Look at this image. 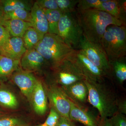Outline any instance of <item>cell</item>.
I'll return each mask as SVG.
<instances>
[{"instance_id":"ac0fdd59","label":"cell","mask_w":126,"mask_h":126,"mask_svg":"<svg viewBox=\"0 0 126 126\" xmlns=\"http://www.w3.org/2000/svg\"><path fill=\"white\" fill-rule=\"evenodd\" d=\"M0 25L6 29L11 36L21 38H23L26 31L31 27L30 22L18 19L4 20Z\"/></svg>"},{"instance_id":"5b68a950","label":"cell","mask_w":126,"mask_h":126,"mask_svg":"<svg viewBox=\"0 0 126 126\" xmlns=\"http://www.w3.org/2000/svg\"><path fill=\"white\" fill-rule=\"evenodd\" d=\"M57 35L73 49H78L83 33L76 11L62 14L58 25Z\"/></svg>"},{"instance_id":"ba28073f","label":"cell","mask_w":126,"mask_h":126,"mask_svg":"<svg viewBox=\"0 0 126 126\" xmlns=\"http://www.w3.org/2000/svg\"><path fill=\"white\" fill-rule=\"evenodd\" d=\"M85 79L94 82H102L108 77L104 71L94 65L79 49L74 50L68 56Z\"/></svg>"},{"instance_id":"d590c367","label":"cell","mask_w":126,"mask_h":126,"mask_svg":"<svg viewBox=\"0 0 126 126\" xmlns=\"http://www.w3.org/2000/svg\"><path fill=\"white\" fill-rule=\"evenodd\" d=\"M4 12L0 6V24L4 21Z\"/></svg>"},{"instance_id":"4fadbf2b","label":"cell","mask_w":126,"mask_h":126,"mask_svg":"<svg viewBox=\"0 0 126 126\" xmlns=\"http://www.w3.org/2000/svg\"><path fill=\"white\" fill-rule=\"evenodd\" d=\"M30 13V23L31 27L37 31L42 39L48 32V24L44 10L35 1L32 7Z\"/></svg>"},{"instance_id":"f35d334b","label":"cell","mask_w":126,"mask_h":126,"mask_svg":"<svg viewBox=\"0 0 126 126\" xmlns=\"http://www.w3.org/2000/svg\"><path fill=\"white\" fill-rule=\"evenodd\" d=\"M1 55V52L0 49V56Z\"/></svg>"},{"instance_id":"30bf717a","label":"cell","mask_w":126,"mask_h":126,"mask_svg":"<svg viewBox=\"0 0 126 126\" xmlns=\"http://www.w3.org/2000/svg\"><path fill=\"white\" fill-rule=\"evenodd\" d=\"M12 80L29 101L38 80L31 72L18 70L12 76Z\"/></svg>"},{"instance_id":"d6a6232c","label":"cell","mask_w":126,"mask_h":126,"mask_svg":"<svg viewBox=\"0 0 126 126\" xmlns=\"http://www.w3.org/2000/svg\"><path fill=\"white\" fill-rule=\"evenodd\" d=\"M56 126H76L73 121L69 118L60 116L59 120Z\"/></svg>"},{"instance_id":"83f0119b","label":"cell","mask_w":126,"mask_h":126,"mask_svg":"<svg viewBox=\"0 0 126 126\" xmlns=\"http://www.w3.org/2000/svg\"><path fill=\"white\" fill-rule=\"evenodd\" d=\"M0 126H27V125L18 118L4 116L0 118Z\"/></svg>"},{"instance_id":"2e32d148","label":"cell","mask_w":126,"mask_h":126,"mask_svg":"<svg viewBox=\"0 0 126 126\" xmlns=\"http://www.w3.org/2000/svg\"><path fill=\"white\" fill-rule=\"evenodd\" d=\"M98 10L108 13L126 25V0H106Z\"/></svg>"},{"instance_id":"d4e9b609","label":"cell","mask_w":126,"mask_h":126,"mask_svg":"<svg viewBox=\"0 0 126 126\" xmlns=\"http://www.w3.org/2000/svg\"><path fill=\"white\" fill-rule=\"evenodd\" d=\"M30 11L25 9H17L10 12L4 13V20L18 19L30 22Z\"/></svg>"},{"instance_id":"603a6c76","label":"cell","mask_w":126,"mask_h":126,"mask_svg":"<svg viewBox=\"0 0 126 126\" xmlns=\"http://www.w3.org/2000/svg\"><path fill=\"white\" fill-rule=\"evenodd\" d=\"M22 39L27 50L34 48L42 39L38 32L32 27H30L26 31Z\"/></svg>"},{"instance_id":"9c48e42d","label":"cell","mask_w":126,"mask_h":126,"mask_svg":"<svg viewBox=\"0 0 126 126\" xmlns=\"http://www.w3.org/2000/svg\"><path fill=\"white\" fill-rule=\"evenodd\" d=\"M46 94L51 108L57 111L60 116L69 118L71 101L65 94L61 86L52 84L47 88Z\"/></svg>"},{"instance_id":"e575fe53","label":"cell","mask_w":126,"mask_h":126,"mask_svg":"<svg viewBox=\"0 0 126 126\" xmlns=\"http://www.w3.org/2000/svg\"><path fill=\"white\" fill-rule=\"evenodd\" d=\"M100 126H112L110 118H106L100 122Z\"/></svg>"},{"instance_id":"8992f818","label":"cell","mask_w":126,"mask_h":126,"mask_svg":"<svg viewBox=\"0 0 126 126\" xmlns=\"http://www.w3.org/2000/svg\"><path fill=\"white\" fill-rule=\"evenodd\" d=\"M80 50L94 65L110 75L111 69L108 58L101 45L90 42L83 36L78 49Z\"/></svg>"},{"instance_id":"8fae6325","label":"cell","mask_w":126,"mask_h":126,"mask_svg":"<svg viewBox=\"0 0 126 126\" xmlns=\"http://www.w3.org/2000/svg\"><path fill=\"white\" fill-rule=\"evenodd\" d=\"M20 65L23 70L30 72L41 70L48 64L43 56L34 48L28 50L20 60Z\"/></svg>"},{"instance_id":"4dcf8cb0","label":"cell","mask_w":126,"mask_h":126,"mask_svg":"<svg viewBox=\"0 0 126 126\" xmlns=\"http://www.w3.org/2000/svg\"><path fill=\"white\" fill-rule=\"evenodd\" d=\"M112 126H126V116L117 112L110 118Z\"/></svg>"},{"instance_id":"74e56055","label":"cell","mask_w":126,"mask_h":126,"mask_svg":"<svg viewBox=\"0 0 126 126\" xmlns=\"http://www.w3.org/2000/svg\"><path fill=\"white\" fill-rule=\"evenodd\" d=\"M47 126V125H46V124H45L44 123V124H40V125H38V126Z\"/></svg>"},{"instance_id":"f1b7e54d","label":"cell","mask_w":126,"mask_h":126,"mask_svg":"<svg viewBox=\"0 0 126 126\" xmlns=\"http://www.w3.org/2000/svg\"><path fill=\"white\" fill-rule=\"evenodd\" d=\"M60 117V116L58 112L51 108L49 114L44 123L48 126H56Z\"/></svg>"},{"instance_id":"d6986e66","label":"cell","mask_w":126,"mask_h":126,"mask_svg":"<svg viewBox=\"0 0 126 126\" xmlns=\"http://www.w3.org/2000/svg\"><path fill=\"white\" fill-rule=\"evenodd\" d=\"M111 73L119 83L122 84L126 79V57L109 60Z\"/></svg>"},{"instance_id":"7c38bea8","label":"cell","mask_w":126,"mask_h":126,"mask_svg":"<svg viewBox=\"0 0 126 126\" xmlns=\"http://www.w3.org/2000/svg\"><path fill=\"white\" fill-rule=\"evenodd\" d=\"M68 97L75 104L81 107L87 101L88 89L83 80L65 87H61Z\"/></svg>"},{"instance_id":"7a4b0ae2","label":"cell","mask_w":126,"mask_h":126,"mask_svg":"<svg viewBox=\"0 0 126 126\" xmlns=\"http://www.w3.org/2000/svg\"><path fill=\"white\" fill-rule=\"evenodd\" d=\"M87 87V101L98 111L99 122L109 118L117 112L118 99L113 92L102 82L83 80Z\"/></svg>"},{"instance_id":"6da1fadb","label":"cell","mask_w":126,"mask_h":126,"mask_svg":"<svg viewBox=\"0 0 126 126\" xmlns=\"http://www.w3.org/2000/svg\"><path fill=\"white\" fill-rule=\"evenodd\" d=\"M76 13L83 36L90 42L100 45L102 37L109 26H126L110 14L97 9H77Z\"/></svg>"},{"instance_id":"9a60e30c","label":"cell","mask_w":126,"mask_h":126,"mask_svg":"<svg viewBox=\"0 0 126 126\" xmlns=\"http://www.w3.org/2000/svg\"><path fill=\"white\" fill-rule=\"evenodd\" d=\"M69 118L73 121L79 122L85 126H100V122L86 110L71 101Z\"/></svg>"},{"instance_id":"ffe728a7","label":"cell","mask_w":126,"mask_h":126,"mask_svg":"<svg viewBox=\"0 0 126 126\" xmlns=\"http://www.w3.org/2000/svg\"><path fill=\"white\" fill-rule=\"evenodd\" d=\"M20 60H15L3 55L0 56V79H3L18 70Z\"/></svg>"},{"instance_id":"277c9868","label":"cell","mask_w":126,"mask_h":126,"mask_svg":"<svg viewBox=\"0 0 126 126\" xmlns=\"http://www.w3.org/2000/svg\"><path fill=\"white\" fill-rule=\"evenodd\" d=\"M101 44L109 60L126 55V27L111 25L106 29Z\"/></svg>"},{"instance_id":"1f68e13d","label":"cell","mask_w":126,"mask_h":126,"mask_svg":"<svg viewBox=\"0 0 126 126\" xmlns=\"http://www.w3.org/2000/svg\"><path fill=\"white\" fill-rule=\"evenodd\" d=\"M11 37L6 29L0 25V48Z\"/></svg>"},{"instance_id":"44dd1931","label":"cell","mask_w":126,"mask_h":126,"mask_svg":"<svg viewBox=\"0 0 126 126\" xmlns=\"http://www.w3.org/2000/svg\"><path fill=\"white\" fill-rule=\"evenodd\" d=\"M33 4L32 1L27 0H0V6L4 13L19 9H25L31 11Z\"/></svg>"},{"instance_id":"cb8c5ba5","label":"cell","mask_w":126,"mask_h":126,"mask_svg":"<svg viewBox=\"0 0 126 126\" xmlns=\"http://www.w3.org/2000/svg\"><path fill=\"white\" fill-rule=\"evenodd\" d=\"M44 10L48 24V33L57 34L58 25L63 13L59 10Z\"/></svg>"},{"instance_id":"5bb4252c","label":"cell","mask_w":126,"mask_h":126,"mask_svg":"<svg viewBox=\"0 0 126 126\" xmlns=\"http://www.w3.org/2000/svg\"><path fill=\"white\" fill-rule=\"evenodd\" d=\"M1 55L15 60H20L27 51L22 38L12 37L10 38L0 48Z\"/></svg>"},{"instance_id":"484cf974","label":"cell","mask_w":126,"mask_h":126,"mask_svg":"<svg viewBox=\"0 0 126 126\" xmlns=\"http://www.w3.org/2000/svg\"><path fill=\"white\" fill-rule=\"evenodd\" d=\"M59 10L63 13H72L77 10L79 0H56Z\"/></svg>"},{"instance_id":"3957f363","label":"cell","mask_w":126,"mask_h":126,"mask_svg":"<svg viewBox=\"0 0 126 126\" xmlns=\"http://www.w3.org/2000/svg\"><path fill=\"white\" fill-rule=\"evenodd\" d=\"M51 68L58 65L74 49L65 44L57 34L48 33L35 47Z\"/></svg>"},{"instance_id":"e0dca14e","label":"cell","mask_w":126,"mask_h":126,"mask_svg":"<svg viewBox=\"0 0 126 126\" xmlns=\"http://www.w3.org/2000/svg\"><path fill=\"white\" fill-rule=\"evenodd\" d=\"M47 95L43 84L38 80L32 94L31 102L35 112L36 114L43 116L47 109Z\"/></svg>"},{"instance_id":"4316f807","label":"cell","mask_w":126,"mask_h":126,"mask_svg":"<svg viewBox=\"0 0 126 126\" xmlns=\"http://www.w3.org/2000/svg\"><path fill=\"white\" fill-rule=\"evenodd\" d=\"M106 0H79L77 9L79 10L98 9L99 6Z\"/></svg>"},{"instance_id":"8d00e7d4","label":"cell","mask_w":126,"mask_h":126,"mask_svg":"<svg viewBox=\"0 0 126 126\" xmlns=\"http://www.w3.org/2000/svg\"><path fill=\"white\" fill-rule=\"evenodd\" d=\"M5 115L4 113L0 110V118L4 116H5Z\"/></svg>"},{"instance_id":"f546056e","label":"cell","mask_w":126,"mask_h":126,"mask_svg":"<svg viewBox=\"0 0 126 126\" xmlns=\"http://www.w3.org/2000/svg\"><path fill=\"white\" fill-rule=\"evenodd\" d=\"M35 2L39 6L45 10H59L56 0H38Z\"/></svg>"},{"instance_id":"7402d4cb","label":"cell","mask_w":126,"mask_h":126,"mask_svg":"<svg viewBox=\"0 0 126 126\" xmlns=\"http://www.w3.org/2000/svg\"><path fill=\"white\" fill-rule=\"evenodd\" d=\"M0 105L5 108L15 109L18 107V99L14 94L4 88L0 87Z\"/></svg>"},{"instance_id":"836d02e7","label":"cell","mask_w":126,"mask_h":126,"mask_svg":"<svg viewBox=\"0 0 126 126\" xmlns=\"http://www.w3.org/2000/svg\"><path fill=\"white\" fill-rule=\"evenodd\" d=\"M117 112L123 115L126 114V101L124 100H118L117 102Z\"/></svg>"},{"instance_id":"52a82bcc","label":"cell","mask_w":126,"mask_h":126,"mask_svg":"<svg viewBox=\"0 0 126 126\" xmlns=\"http://www.w3.org/2000/svg\"><path fill=\"white\" fill-rule=\"evenodd\" d=\"M53 70L55 84L61 87L71 85L85 79L79 69L68 56L59 64L51 68Z\"/></svg>"}]
</instances>
